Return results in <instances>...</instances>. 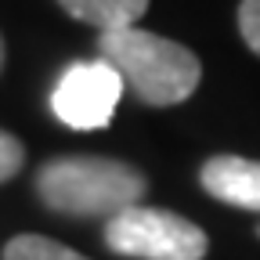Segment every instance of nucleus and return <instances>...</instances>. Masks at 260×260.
I'll return each mask as SVG.
<instances>
[{
  "mask_svg": "<svg viewBox=\"0 0 260 260\" xmlns=\"http://www.w3.org/2000/svg\"><path fill=\"white\" fill-rule=\"evenodd\" d=\"M98 54L123 76V87H130L152 109L188 102L203 80V61L191 47L148 32L141 25L102 32Z\"/></svg>",
  "mask_w": 260,
  "mask_h": 260,
  "instance_id": "f257e3e1",
  "label": "nucleus"
},
{
  "mask_svg": "<svg viewBox=\"0 0 260 260\" xmlns=\"http://www.w3.org/2000/svg\"><path fill=\"white\" fill-rule=\"evenodd\" d=\"M148 177L123 159L109 155H58L37 170L40 203L61 217H105L138 206Z\"/></svg>",
  "mask_w": 260,
  "mask_h": 260,
  "instance_id": "f03ea898",
  "label": "nucleus"
},
{
  "mask_svg": "<svg viewBox=\"0 0 260 260\" xmlns=\"http://www.w3.org/2000/svg\"><path fill=\"white\" fill-rule=\"evenodd\" d=\"M105 246L130 260H203L210 239L195 220L138 203L105 224Z\"/></svg>",
  "mask_w": 260,
  "mask_h": 260,
  "instance_id": "7ed1b4c3",
  "label": "nucleus"
},
{
  "mask_svg": "<svg viewBox=\"0 0 260 260\" xmlns=\"http://www.w3.org/2000/svg\"><path fill=\"white\" fill-rule=\"evenodd\" d=\"M119 94H123V76L105 58L76 61L54 83L51 112L73 130H98L112 123Z\"/></svg>",
  "mask_w": 260,
  "mask_h": 260,
  "instance_id": "20e7f679",
  "label": "nucleus"
},
{
  "mask_svg": "<svg viewBox=\"0 0 260 260\" xmlns=\"http://www.w3.org/2000/svg\"><path fill=\"white\" fill-rule=\"evenodd\" d=\"M199 184L217 203L239 206L249 213H260V159L242 155H213L203 162Z\"/></svg>",
  "mask_w": 260,
  "mask_h": 260,
  "instance_id": "39448f33",
  "label": "nucleus"
},
{
  "mask_svg": "<svg viewBox=\"0 0 260 260\" xmlns=\"http://www.w3.org/2000/svg\"><path fill=\"white\" fill-rule=\"evenodd\" d=\"M58 4H61V11L69 18L87 22L98 32L130 29L148 11V0H58Z\"/></svg>",
  "mask_w": 260,
  "mask_h": 260,
  "instance_id": "423d86ee",
  "label": "nucleus"
},
{
  "mask_svg": "<svg viewBox=\"0 0 260 260\" xmlns=\"http://www.w3.org/2000/svg\"><path fill=\"white\" fill-rule=\"evenodd\" d=\"M4 260H87V256L47 235H15L4 246Z\"/></svg>",
  "mask_w": 260,
  "mask_h": 260,
  "instance_id": "0eeeda50",
  "label": "nucleus"
},
{
  "mask_svg": "<svg viewBox=\"0 0 260 260\" xmlns=\"http://www.w3.org/2000/svg\"><path fill=\"white\" fill-rule=\"evenodd\" d=\"M235 22H239V37H242V44L260 58V0H239Z\"/></svg>",
  "mask_w": 260,
  "mask_h": 260,
  "instance_id": "6e6552de",
  "label": "nucleus"
},
{
  "mask_svg": "<svg viewBox=\"0 0 260 260\" xmlns=\"http://www.w3.org/2000/svg\"><path fill=\"white\" fill-rule=\"evenodd\" d=\"M25 167V148L15 134H8V130H0V184L11 181L18 170Z\"/></svg>",
  "mask_w": 260,
  "mask_h": 260,
  "instance_id": "1a4fd4ad",
  "label": "nucleus"
},
{
  "mask_svg": "<svg viewBox=\"0 0 260 260\" xmlns=\"http://www.w3.org/2000/svg\"><path fill=\"white\" fill-rule=\"evenodd\" d=\"M0 69H4V40H0Z\"/></svg>",
  "mask_w": 260,
  "mask_h": 260,
  "instance_id": "9d476101",
  "label": "nucleus"
},
{
  "mask_svg": "<svg viewBox=\"0 0 260 260\" xmlns=\"http://www.w3.org/2000/svg\"><path fill=\"white\" fill-rule=\"evenodd\" d=\"M256 235H260V228H256Z\"/></svg>",
  "mask_w": 260,
  "mask_h": 260,
  "instance_id": "9b49d317",
  "label": "nucleus"
}]
</instances>
